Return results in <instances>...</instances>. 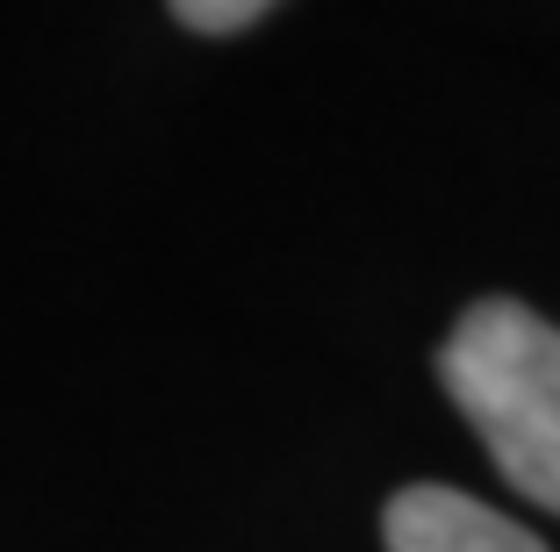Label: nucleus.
<instances>
[{
	"instance_id": "obj_1",
	"label": "nucleus",
	"mask_w": 560,
	"mask_h": 552,
	"mask_svg": "<svg viewBox=\"0 0 560 552\" xmlns=\"http://www.w3.org/2000/svg\"><path fill=\"white\" fill-rule=\"evenodd\" d=\"M439 380L489 467L560 517V324L517 294H481L439 344Z\"/></svg>"
},
{
	"instance_id": "obj_2",
	"label": "nucleus",
	"mask_w": 560,
	"mask_h": 552,
	"mask_svg": "<svg viewBox=\"0 0 560 552\" xmlns=\"http://www.w3.org/2000/svg\"><path fill=\"white\" fill-rule=\"evenodd\" d=\"M381 545L388 552H546L525 524H511L503 509L439 481L396 488L381 503Z\"/></svg>"
},
{
	"instance_id": "obj_3",
	"label": "nucleus",
	"mask_w": 560,
	"mask_h": 552,
	"mask_svg": "<svg viewBox=\"0 0 560 552\" xmlns=\"http://www.w3.org/2000/svg\"><path fill=\"white\" fill-rule=\"evenodd\" d=\"M165 8L195 36H231V30H245V22H259L273 0H165Z\"/></svg>"
}]
</instances>
